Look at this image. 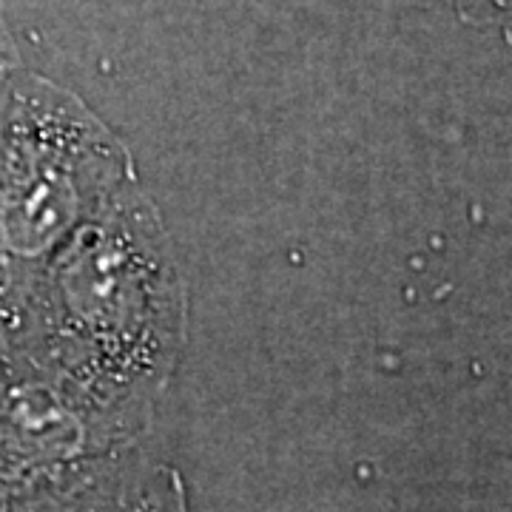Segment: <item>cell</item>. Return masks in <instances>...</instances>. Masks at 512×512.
<instances>
[{"instance_id": "obj_1", "label": "cell", "mask_w": 512, "mask_h": 512, "mask_svg": "<svg viewBox=\"0 0 512 512\" xmlns=\"http://www.w3.org/2000/svg\"><path fill=\"white\" fill-rule=\"evenodd\" d=\"M49 359L94 404L140 399L168 376L183 293L151 202L128 185L49 256Z\"/></svg>"}, {"instance_id": "obj_3", "label": "cell", "mask_w": 512, "mask_h": 512, "mask_svg": "<svg viewBox=\"0 0 512 512\" xmlns=\"http://www.w3.org/2000/svg\"><path fill=\"white\" fill-rule=\"evenodd\" d=\"M15 72H18V52H15L12 35L6 29V20L0 15V92Z\"/></svg>"}, {"instance_id": "obj_2", "label": "cell", "mask_w": 512, "mask_h": 512, "mask_svg": "<svg viewBox=\"0 0 512 512\" xmlns=\"http://www.w3.org/2000/svg\"><path fill=\"white\" fill-rule=\"evenodd\" d=\"M126 154L74 94L15 72L0 92V251L52 256L128 183Z\"/></svg>"}]
</instances>
